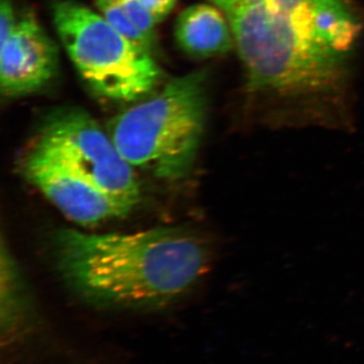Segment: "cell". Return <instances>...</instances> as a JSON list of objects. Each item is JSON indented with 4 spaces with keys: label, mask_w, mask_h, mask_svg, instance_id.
<instances>
[{
    "label": "cell",
    "mask_w": 364,
    "mask_h": 364,
    "mask_svg": "<svg viewBox=\"0 0 364 364\" xmlns=\"http://www.w3.org/2000/svg\"><path fill=\"white\" fill-rule=\"evenodd\" d=\"M124 13L130 18L136 28L143 33L144 37L150 43L153 50L157 44V21L149 9L141 0H116Z\"/></svg>",
    "instance_id": "8fae6325"
},
{
    "label": "cell",
    "mask_w": 364,
    "mask_h": 364,
    "mask_svg": "<svg viewBox=\"0 0 364 364\" xmlns=\"http://www.w3.org/2000/svg\"><path fill=\"white\" fill-rule=\"evenodd\" d=\"M58 47L33 14L18 20L11 37L0 46L2 97L18 98L44 88L58 71Z\"/></svg>",
    "instance_id": "52a82bcc"
},
{
    "label": "cell",
    "mask_w": 364,
    "mask_h": 364,
    "mask_svg": "<svg viewBox=\"0 0 364 364\" xmlns=\"http://www.w3.org/2000/svg\"><path fill=\"white\" fill-rule=\"evenodd\" d=\"M25 176L71 221L92 226L126 217L135 205L112 196L65 163L33 147L23 163Z\"/></svg>",
    "instance_id": "8992f818"
},
{
    "label": "cell",
    "mask_w": 364,
    "mask_h": 364,
    "mask_svg": "<svg viewBox=\"0 0 364 364\" xmlns=\"http://www.w3.org/2000/svg\"><path fill=\"white\" fill-rule=\"evenodd\" d=\"M95 6L100 11V16L105 18L107 23L116 28L117 32L121 33L129 40L133 41L136 44L142 46L153 54V48L150 43L144 37L142 33L136 28V26L132 23L130 18L124 13L122 7L116 0H95Z\"/></svg>",
    "instance_id": "30bf717a"
},
{
    "label": "cell",
    "mask_w": 364,
    "mask_h": 364,
    "mask_svg": "<svg viewBox=\"0 0 364 364\" xmlns=\"http://www.w3.org/2000/svg\"><path fill=\"white\" fill-rule=\"evenodd\" d=\"M33 147L65 163L97 188L136 205L140 186L134 167L88 112L61 107L45 117Z\"/></svg>",
    "instance_id": "5b68a950"
},
{
    "label": "cell",
    "mask_w": 364,
    "mask_h": 364,
    "mask_svg": "<svg viewBox=\"0 0 364 364\" xmlns=\"http://www.w3.org/2000/svg\"><path fill=\"white\" fill-rule=\"evenodd\" d=\"M174 36L179 49L195 59L222 56L235 44L226 14L215 4H193L184 9L177 18Z\"/></svg>",
    "instance_id": "ba28073f"
},
{
    "label": "cell",
    "mask_w": 364,
    "mask_h": 364,
    "mask_svg": "<svg viewBox=\"0 0 364 364\" xmlns=\"http://www.w3.org/2000/svg\"><path fill=\"white\" fill-rule=\"evenodd\" d=\"M208 72L171 79L112 119L109 134L135 168L167 181L191 173L208 114Z\"/></svg>",
    "instance_id": "3957f363"
},
{
    "label": "cell",
    "mask_w": 364,
    "mask_h": 364,
    "mask_svg": "<svg viewBox=\"0 0 364 364\" xmlns=\"http://www.w3.org/2000/svg\"><path fill=\"white\" fill-rule=\"evenodd\" d=\"M52 18L67 54L93 95L114 102H135L159 85L161 69L153 54L129 40L75 0H57Z\"/></svg>",
    "instance_id": "277c9868"
},
{
    "label": "cell",
    "mask_w": 364,
    "mask_h": 364,
    "mask_svg": "<svg viewBox=\"0 0 364 364\" xmlns=\"http://www.w3.org/2000/svg\"><path fill=\"white\" fill-rule=\"evenodd\" d=\"M18 21L13 0H1L0 1V46L4 45L11 37L18 25Z\"/></svg>",
    "instance_id": "7c38bea8"
},
{
    "label": "cell",
    "mask_w": 364,
    "mask_h": 364,
    "mask_svg": "<svg viewBox=\"0 0 364 364\" xmlns=\"http://www.w3.org/2000/svg\"><path fill=\"white\" fill-rule=\"evenodd\" d=\"M53 251L60 277L81 298L129 308L179 298L203 279L210 261L207 242L181 227L105 234L61 229Z\"/></svg>",
    "instance_id": "7a4b0ae2"
},
{
    "label": "cell",
    "mask_w": 364,
    "mask_h": 364,
    "mask_svg": "<svg viewBox=\"0 0 364 364\" xmlns=\"http://www.w3.org/2000/svg\"><path fill=\"white\" fill-rule=\"evenodd\" d=\"M226 14L251 123L346 129L364 23L352 0H232Z\"/></svg>",
    "instance_id": "6da1fadb"
},
{
    "label": "cell",
    "mask_w": 364,
    "mask_h": 364,
    "mask_svg": "<svg viewBox=\"0 0 364 364\" xmlns=\"http://www.w3.org/2000/svg\"><path fill=\"white\" fill-rule=\"evenodd\" d=\"M25 282L14 256L9 252L6 243L1 244V308L2 325L11 326L21 317L26 309Z\"/></svg>",
    "instance_id": "9c48e42d"
},
{
    "label": "cell",
    "mask_w": 364,
    "mask_h": 364,
    "mask_svg": "<svg viewBox=\"0 0 364 364\" xmlns=\"http://www.w3.org/2000/svg\"><path fill=\"white\" fill-rule=\"evenodd\" d=\"M151 11L157 23H160L176 6L177 0H141Z\"/></svg>",
    "instance_id": "4fadbf2b"
},
{
    "label": "cell",
    "mask_w": 364,
    "mask_h": 364,
    "mask_svg": "<svg viewBox=\"0 0 364 364\" xmlns=\"http://www.w3.org/2000/svg\"><path fill=\"white\" fill-rule=\"evenodd\" d=\"M212 4H214L215 6H222V4H226L228 1H232V0H210Z\"/></svg>",
    "instance_id": "5bb4252c"
}]
</instances>
